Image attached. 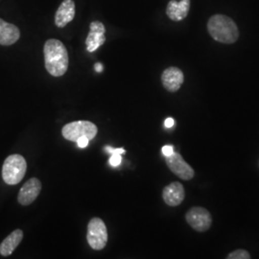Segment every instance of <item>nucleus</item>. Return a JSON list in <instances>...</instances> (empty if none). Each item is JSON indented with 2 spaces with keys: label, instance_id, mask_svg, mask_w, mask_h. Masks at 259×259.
Returning a JSON list of instances; mask_svg holds the SVG:
<instances>
[{
  "label": "nucleus",
  "instance_id": "17",
  "mask_svg": "<svg viewBox=\"0 0 259 259\" xmlns=\"http://www.w3.org/2000/svg\"><path fill=\"white\" fill-rule=\"evenodd\" d=\"M228 259H250V254L248 250L239 249V250H233L228 256Z\"/></svg>",
  "mask_w": 259,
  "mask_h": 259
},
{
  "label": "nucleus",
  "instance_id": "15",
  "mask_svg": "<svg viewBox=\"0 0 259 259\" xmlns=\"http://www.w3.org/2000/svg\"><path fill=\"white\" fill-rule=\"evenodd\" d=\"M22 239H23V232L21 230H16L11 232L0 244V254L2 256L11 255L14 252V250L18 248Z\"/></svg>",
  "mask_w": 259,
  "mask_h": 259
},
{
  "label": "nucleus",
  "instance_id": "16",
  "mask_svg": "<svg viewBox=\"0 0 259 259\" xmlns=\"http://www.w3.org/2000/svg\"><path fill=\"white\" fill-rule=\"evenodd\" d=\"M106 152L111 154V157L109 160V163L111 164V166L117 167L120 165L121 159H122V154H124L126 151L124 149L117 148L113 149L110 146H106Z\"/></svg>",
  "mask_w": 259,
  "mask_h": 259
},
{
  "label": "nucleus",
  "instance_id": "6",
  "mask_svg": "<svg viewBox=\"0 0 259 259\" xmlns=\"http://www.w3.org/2000/svg\"><path fill=\"white\" fill-rule=\"evenodd\" d=\"M185 220L196 232H207L212 225L211 214L207 209L201 206L191 207L186 214Z\"/></svg>",
  "mask_w": 259,
  "mask_h": 259
},
{
  "label": "nucleus",
  "instance_id": "8",
  "mask_svg": "<svg viewBox=\"0 0 259 259\" xmlns=\"http://www.w3.org/2000/svg\"><path fill=\"white\" fill-rule=\"evenodd\" d=\"M41 191V183L37 178L27 181L19 190L18 201L21 205H29L35 202Z\"/></svg>",
  "mask_w": 259,
  "mask_h": 259
},
{
  "label": "nucleus",
  "instance_id": "11",
  "mask_svg": "<svg viewBox=\"0 0 259 259\" xmlns=\"http://www.w3.org/2000/svg\"><path fill=\"white\" fill-rule=\"evenodd\" d=\"M185 191L184 185L179 182L166 185L162 191V198L169 206H178L185 200Z\"/></svg>",
  "mask_w": 259,
  "mask_h": 259
},
{
  "label": "nucleus",
  "instance_id": "13",
  "mask_svg": "<svg viewBox=\"0 0 259 259\" xmlns=\"http://www.w3.org/2000/svg\"><path fill=\"white\" fill-rule=\"evenodd\" d=\"M20 37V31L16 25L0 19V45L9 47L16 44Z\"/></svg>",
  "mask_w": 259,
  "mask_h": 259
},
{
  "label": "nucleus",
  "instance_id": "19",
  "mask_svg": "<svg viewBox=\"0 0 259 259\" xmlns=\"http://www.w3.org/2000/svg\"><path fill=\"white\" fill-rule=\"evenodd\" d=\"M161 152L165 156V157H169L170 155H172L174 153V147L171 145H165L161 149Z\"/></svg>",
  "mask_w": 259,
  "mask_h": 259
},
{
  "label": "nucleus",
  "instance_id": "20",
  "mask_svg": "<svg viewBox=\"0 0 259 259\" xmlns=\"http://www.w3.org/2000/svg\"><path fill=\"white\" fill-rule=\"evenodd\" d=\"M174 124H175V120L173 118H171V117H168L165 122H164V125H165L166 128H172L174 126Z\"/></svg>",
  "mask_w": 259,
  "mask_h": 259
},
{
  "label": "nucleus",
  "instance_id": "21",
  "mask_svg": "<svg viewBox=\"0 0 259 259\" xmlns=\"http://www.w3.org/2000/svg\"><path fill=\"white\" fill-rule=\"evenodd\" d=\"M94 68H95V70L97 71V72H101L103 71V65L102 64H100V63H97V64H95L94 65Z\"/></svg>",
  "mask_w": 259,
  "mask_h": 259
},
{
  "label": "nucleus",
  "instance_id": "4",
  "mask_svg": "<svg viewBox=\"0 0 259 259\" xmlns=\"http://www.w3.org/2000/svg\"><path fill=\"white\" fill-rule=\"evenodd\" d=\"M98 129L91 121H74L66 124L62 130V135L69 141H77L82 137H87L90 140L94 139Z\"/></svg>",
  "mask_w": 259,
  "mask_h": 259
},
{
  "label": "nucleus",
  "instance_id": "14",
  "mask_svg": "<svg viewBox=\"0 0 259 259\" xmlns=\"http://www.w3.org/2000/svg\"><path fill=\"white\" fill-rule=\"evenodd\" d=\"M190 8V0H182L177 2L176 0H171L168 3L166 14L168 18L173 21H180L186 18Z\"/></svg>",
  "mask_w": 259,
  "mask_h": 259
},
{
  "label": "nucleus",
  "instance_id": "7",
  "mask_svg": "<svg viewBox=\"0 0 259 259\" xmlns=\"http://www.w3.org/2000/svg\"><path fill=\"white\" fill-rule=\"evenodd\" d=\"M166 164L173 174L184 181H189L195 176L194 169L190 166L179 153L174 152L166 157Z\"/></svg>",
  "mask_w": 259,
  "mask_h": 259
},
{
  "label": "nucleus",
  "instance_id": "18",
  "mask_svg": "<svg viewBox=\"0 0 259 259\" xmlns=\"http://www.w3.org/2000/svg\"><path fill=\"white\" fill-rule=\"evenodd\" d=\"M76 142H77V145H78L79 148H85L90 143V139H88L87 137H82V138L78 139Z\"/></svg>",
  "mask_w": 259,
  "mask_h": 259
},
{
  "label": "nucleus",
  "instance_id": "10",
  "mask_svg": "<svg viewBox=\"0 0 259 259\" xmlns=\"http://www.w3.org/2000/svg\"><path fill=\"white\" fill-rule=\"evenodd\" d=\"M90 30V34L85 39V45L89 52H94L105 44L106 29L102 22L93 21L91 23Z\"/></svg>",
  "mask_w": 259,
  "mask_h": 259
},
{
  "label": "nucleus",
  "instance_id": "12",
  "mask_svg": "<svg viewBox=\"0 0 259 259\" xmlns=\"http://www.w3.org/2000/svg\"><path fill=\"white\" fill-rule=\"evenodd\" d=\"M75 17V4L73 0H64L57 10L55 24L59 28L66 26Z\"/></svg>",
  "mask_w": 259,
  "mask_h": 259
},
{
  "label": "nucleus",
  "instance_id": "2",
  "mask_svg": "<svg viewBox=\"0 0 259 259\" xmlns=\"http://www.w3.org/2000/svg\"><path fill=\"white\" fill-rule=\"evenodd\" d=\"M207 30L216 41L232 45L239 37V31L236 23L227 16L215 15L208 20Z\"/></svg>",
  "mask_w": 259,
  "mask_h": 259
},
{
  "label": "nucleus",
  "instance_id": "1",
  "mask_svg": "<svg viewBox=\"0 0 259 259\" xmlns=\"http://www.w3.org/2000/svg\"><path fill=\"white\" fill-rule=\"evenodd\" d=\"M47 72L54 77H61L68 68V54L64 44L55 38L48 39L44 48Z\"/></svg>",
  "mask_w": 259,
  "mask_h": 259
},
{
  "label": "nucleus",
  "instance_id": "3",
  "mask_svg": "<svg viewBox=\"0 0 259 259\" xmlns=\"http://www.w3.org/2000/svg\"><path fill=\"white\" fill-rule=\"evenodd\" d=\"M27 162L19 154L7 157L2 166V179L5 184L16 185L19 184L26 174Z\"/></svg>",
  "mask_w": 259,
  "mask_h": 259
},
{
  "label": "nucleus",
  "instance_id": "5",
  "mask_svg": "<svg viewBox=\"0 0 259 259\" xmlns=\"http://www.w3.org/2000/svg\"><path fill=\"white\" fill-rule=\"evenodd\" d=\"M88 243L95 250H101L106 247L108 242V231L102 219L93 218L88 225L87 233Z\"/></svg>",
  "mask_w": 259,
  "mask_h": 259
},
{
  "label": "nucleus",
  "instance_id": "9",
  "mask_svg": "<svg viewBox=\"0 0 259 259\" xmlns=\"http://www.w3.org/2000/svg\"><path fill=\"white\" fill-rule=\"evenodd\" d=\"M185 81V76L183 71L175 67L171 66L166 68L161 75V82L164 89L169 93H176Z\"/></svg>",
  "mask_w": 259,
  "mask_h": 259
}]
</instances>
